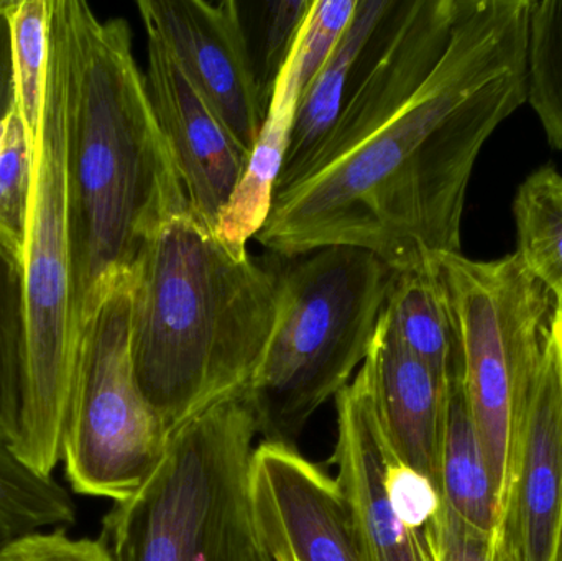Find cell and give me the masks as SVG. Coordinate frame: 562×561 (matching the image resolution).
I'll return each mask as SVG.
<instances>
[{"instance_id":"1","label":"cell","mask_w":562,"mask_h":561,"mask_svg":"<svg viewBox=\"0 0 562 561\" xmlns=\"http://www.w3.org/2000/svg\"><path fill=\"white\" fill-rule=\"evenodd\" d=\"M530 0H461L435 68L346 154L273 197L256 239L284 259L356 247L392 270L461 253L475 161L527 102Z\"/></svg>"},{"instance_id":"2","label":"cell","mask_w":562,"mask_h":561,"mask_svg":"<svg viewBox=\"0 0 562 561\" xmlns=\"http://www.w3.org/2000/svg\"><path fill=\"white\" fill-rule=\"evenodd\" d=\"M283 257L231 253L193 211L167 221L131 272V345L165 428L240 397L276 328Z\"/></svg>"},{"instance_id":"3","label":"cell","mask_w":562,"mask_h":561,"mask_svg":"<svg viewBox=\"0 0 562 561\" xmlns=\"http://www.w3.org/2000/svg\"><path fill=\"white\" fill-rule=\"evenodd\" d=\"M75 26L69 206L82 338L147 240L190 204L135 61L127 20L102 22L88 3L75 0Z\"/></svg>"},{"instance_id":"4","label":"cell","mask_w":562,"mask_h":561,"mask_svg":"<svg viewBox=\"0 0 562 561\" xmlns=\"http://www.w3.org/2000/svg\"><path fill=\"white\" fill-rule=\"evenodd\" d=\"M75 0H52L42 119L20 262V382L10 447L33 473L53 478L75 388L81 333L75 316L69 131L75 101Z\"/></svg>"},{"instance_id":"5","label":"cell","mask_w":562,"mask_h":561,"mask_svg":"<svg viewBox=\"0 0 562 561\" xmlns=\"http://www.w3.org/2000/svg\"><path fill=\"white\" fill-rule=\"evenodd\" d=\"M393 270L356 247L284 259L279 315L240 397L262 441L294 445L366 361Z\"/></svg>"},{"instance_id":"6","label":"cell","mask_w":562,"mask_h":561,"mask_svg":"<svg viewBox=\"0 0 562 561\" xmlns=\"http://www.w3.org/2000/svg\"><path fill=\"white\" fill-rule=\"evenodd\" d=\"M257 434L243 397L178 428L144 483L112 503L98 537L111 561H249Z\"/></svg>"},{"instance_id":"7","label":"cell","mask_w":562,"mask_h":561,"mask_svg":"<svg viewBox=\"0 0 562 561\" xmlns=\"http://www.w3.org/2000/svg\"><path fill=\"white\" fill-rule=\"evenodd\" d=\"M458 343V379L497 493H507L531 391L554 351L558 299L517 253L435 254Z\"/></svg>"},{"instance_id":"8","label":"cell","mask_w":562,"mask_h":561,"mask_svg":"<svg viewBox=\"0 0 562 561\" xmlns=\"http://www.w3.org/2000/svg\"><path fill=\"white\" fill-rule=\"evenodd\" d=\"M131 302L128 273L82 329L63 438L69 487L112 503L144 483L171 437L135 375Z\"/></svg>"},{"instance_id":"9","label":"cell","mask_w":562,"mask_h":561,"mask_svg":"<svg viewBox=\"0 0 562 561\" xmlns=\"http://www.w3.org/2000/svg\"><path fill=\"white\" fill-rule=\"evenodd\" d=\"M249 504L257 542L270 561H362L336 480L294 445H257Z\"/></svg>"},{"instance_id":"10","label":"cell","mask_w":562,"mask_h":561,"mask_svg":"<svg viewBox=\"0 0 562 561\" xmlns=\"http://www.w3.org/2000/svg\"><path fill=\"white\" fill-rule=\"evenodd\" d=\"M145 29L168 46L237 144L250 154L269 108L257 85L237 0H140Z\"/></svg>"},{"instance_id":"11","label":"cell","mask_w":562,"mask_h":561,"mask_svg":"<svg viewBox=\"0 0 562 561\" xmlns=\"http://www.w3.org/2000/svg\"><path fill=\"white\" fill-rule=\"evenodd\" d=\"M337 435L330 463L362 561H438L429 529L413 526L390 494L393 451L376 420L362 372L336 397Z\"/></svg>"},{"instance_id":"12","label":"cell","mask_w":562,"mask_h":561,"mask_svg":"<svg viewBox=\"0 0 562 561\" xmlns=\"http://www.w3.org/2000/svg\"><path fill=\"white\" fill-rule=\"evenodd\" d=\"M561 536L562 378L554 349L525 411L491 552L495 561H554Z\"/></svg>"},{"instance_id":"13","label":"cell","mask_w":562,"mask_h":561,"mask_svg":"<svg viewBox=\"0 0 562 561\" xmlns=\"http://www.w3.org/2000/svg\"><path fill=\"white\" fill-rule=\"evenodd\" d=\"M147 33L148 98L177 161L190 210L216 226L249 161L206 99L198 92L164 40Z\"/></svg>"},{"instance_id":"14","label":"cell","mask_w":562,"mask_h":561,"mask_svg":"<svg viewBox=\"0 0 562 561\" xmlns=\"http://www.w3.org/2000/svg\"><path fill=\"white\" fill-rule=\"evenodd\" d=\"M359 371L396 460L425 476L441 494L442 440L452 381L409 352L382 313Z\"/></svg>"},{"instance_id":"15","label":"cell","mask_w":562,"mask_h":561,"mask_svg":"<svg viewBox=\"0 0 562 561\" xmlns=\"http://www.w3.org/2000/svg\"><path fill=\"white\" fill-rule=\"evenodd\" d=\"M400 0H359L326 65L301 92L276 193L291 187L336 125L347 99L389 36Z\"/></svg>"},{"instance_id":"16","label":"cell","mask_w":562,"mask_h":561,"mask_svg":"<svg viewBox=\"0 0 562 561\" xmlns=\"http://www.w3.org/2000/svg\"><path fill=\"white\" fill-rule=\"evenodd\" d=\"M300 94L290 55L249 161L214 226L217 239L236 256H247V243L269 220Z\"/></svg>"},{"instance_id":"17","label":"cell","mask_w":562,"mask_h":561,"mask_svg":"<svg viewBox=\"0 0 562 561\" xmlns=\"http://www.w3.org/2000/svg\"><path fill=\"white\" fill-rule=\"evenodd\" d=\"M382 316L398 341L442 378L458 374V343L438 260L393 270Z\"/></svg>"},{"instance_id":"18","label":"cell","mask_w":562,"mask_h":561,"mask_svg":"<svg viewBox=\"0 0 562 561\" xmlns=\"http://www.w3.org/2000/svg\"><path fill=\"white\" fill-rule=\"evenodd\" d=\"M442 504L475 532L492 539L497 493L458 375L452 379L441 458Z\"/></svg>"},{"instance_id":"19","label":"cell","mask_w":562,"mask_h":561,"mask_svg":"<svg viewBox=\"0 0 562 561\" xmlns=\"http://www.w3.org/2000/svg\"><path fill=\"white\" fill-rule=\"evenodd\" d=\"M76 524V504L55 478L33 473L0 431V553L23 537Z\"/></svg>"},{"instance_id":"20","label":"cell","mask_w":562,"mask_h":561,"mask_svg":"<svg viewBox=\"0 0 562 561\" xmlns=\"http://www.w3.org/2000/svg\"><path fill=\"white\" fill-rule=\"evenodd\" d=\"M517 254L562 299V175L553 164L525 178L514 200Z\"/></svg>"},{"instance_id":"21","label":"cell","mask_w":562,"mask_h":561,"mask_svg":"<svg viewBox=\"0 0 562 561\" xmlns=\"http://www.w3.org/2000/svg\"><path fill=\"white\" fill-rule=\"evenodd\" d=\"M527 102L551 147L562 152V0H530Z\"/></svg>"},{"instance_id":"22","label":"cell","mask_w":562,"mask_h":561,"mask_svg":"<svg viewBox=\"0 0 562 561\" xmlns=\"http://www.w3.org/2000/svg\"><path fill=\"white\" fill-rule=\"evenodd\" d=\"M49 7L52 0H10L7 9L15 105L30 145L38 131L45 98Z\"/></svg>"},{"instance_id":"23","label":"cell","mask_w":562,"mask_h":561,"mask_svg":"<svg viewBox=\"0 0 562 561\" xmlns=\"http://www.w3.org/2000/svg\"><path fill=\"white\" fill-rule=\"evenodd\" d=\"M313 0L239 2L247 48L263 102L270 109L281 69L286 65Z\"/></svg>"},{"instance_id":"24","label":"cell","mask_w":562,"mask_h":561,"mask_svg":"<svg viewBox=\"0 0 562 561\" xmlns=\"http://www.w3.org/2000/svg\"><path fill=\"white\" fill-rule=\"evenodd\" d=\"M32 145L15 108L0 119V254L19 272L25 246Z\"/></svg>"},{"instance_id":"25","label":"cell","mask_w":562,"mask_h":561,"mask_svg":"<svg viewBox=\"0 0 562 561\" xmlns=\"http://www.w3.org/2000/svg\"><path fill=\"white\" fill-rule=\"evenodd\" d=\"M20 277L0 254V431L12 441L19 408Z\"/></svg>"},{"instance_id":"26","label":"cell","mask_w":562,"mask_h":561,"mask_svg":"<svg viewBox=\"0 0 562 561\" xmlns=\"http://www.w3.org/2000/svg\"><path fill=\"white\" fill-rule=\"evenodd\" d=\"M359 0H313L306 22L291 52L300 92L326 65L352 22ZM301 96V94H300Z\"/></svg>"},{"instance_id":"27","label":"cell","mask_w":562,"mask_h":561,"mask_svg":"<svg viewBox=\"0 0 562 561\" xmlns=\"http://www.w3.org/2000/svg\"><path fill=\"white\" fill-rule=\"evenodd\" d=\"M432 542L438 561H495L491 539L469 529L445 504L432 526Z\"/></svg>"},{"instance_id":"28","label":"cell","mask_w":562,"mask_h":561,"mask_svg":"<svg viewBox=\"0 0 562 561\" xmlns=\"http://www.w3.org/2000/svg\"><path fill=\"white\" fill-rule=\"evenodd\" d=\"M10 0H0V119L15 108V81H13L12 49H10Z\"/></svg>"},{"instance_id":"29","label":"cell","mask_w":562,"mask_h":561,"mask_svg":"<svg viewBox=\"0 0 562 561\" xmlns=\"http://www.w3.org/2000/svg\"><path fill=\"white\" fill-rule=\"evenodd\" d=\"M16 561H111L108 553L94 543H56L35 550Z\"/></svg>"},{"instance_id":"30","label":"cell","mask_w":562,"mask_h":561,"mask_svg":"<svg viewBox=\"0 0 562 561\" xmlns=\"http://www.w3.org/2000/svg\"><path fill=\"white\" fill-rule=\"evenodd\" d=\"M553 341L557 349L558 362H560L562 378V299L558 300L557 316H554Z\"/></svg>"},{"instance_id":"31","label":"cell","mask_w":562,"mask_h":561,"mask_svg":"<svg viewBox=\"0 0 562 561\" xmlns=\"http://www.w3.org/2000/svg\"><path fill=\"white\" fill-rule=\"evenodd\" d=\"M249 561H270L269 557L263 553V550L260 549L259 542L256 543V547H254L252 556H250Z\"/></svg>"},{"instance_id":"32","label":"cell","mask_w":562,"mask_h":561,"mask_svg":"<svg viewBox=\"0 0 562 561\" xmlns=\"http://www.w3.org/2000/svg\"><path fill=\"white\" fill-rule=\"evenodd\" d=\"M554 561H562V536L560 540V546H558L557 559Z\"/></svg>"}]
</instances>
